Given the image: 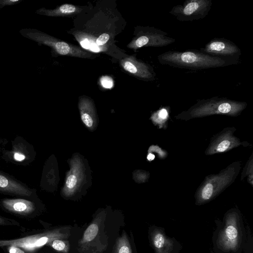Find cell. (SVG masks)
<instances>
[{
  "label": "cell",
  "instance_id": "5b68a950",
  "mask_svg": "<svg viewBox=\"0 0 253 253\" xmlns=\"http://www.w3.org/2000/svg\"><path fill=\"white\" fill-rule=\"evenodd\" d=\"M67 236L68 234L62 229H54L18 239L0 240V247L15 246L32 252L47 245L55 239L65 238Z\"/></svg>",
  "mask_w": 253,
  "mask_h": 253
},
{
  "label": "cell",
  "instance_id": "3957f363",
  "mask_svg": "<svg viewBox=\"0 0 253 253\" xmlns=\"http://www.w3.org/2000/svg\"><path fill=\"white\" fill-rule=\"evenodd\" d=\"M247 103L232 100L227 98L213 97L199 100L183 115L190 118L203 117L213 114L237 115L247 106Z\"/></svg>",
  "mask_w": 253,
  "mask_h": 253
},
{
  "label": "cell",
  "instance_id": "7c38bea8",
  "mask_svg": "<svg viewBox=\"0 0 253 253\" xmlns=\"http://www.w3.org/2000/svg\"><path fill=\"white\" fill-rule=\"evenodd\" d=\"M36 197L3 198L0 200V205L9 212L20 215H28L33 213L37 209V203L35 200Z\"/></svg>",
  "mask_w": 253,
  "mask_h": 253
},
{
  "label": "cell",
  "instance_id": "6da1fadb",
  "mask_svg": "<svg viewBox=\"0 0 253 253\" xmlns=\"http://www.w3.org/2000/svg\"><path fill=\"white\" fill-rule=\"evenodd\" d=\"M159 63L171 67L190 70H201L226 66L230 63L198 50L180 51L169 50L158 56Z\"/></svg>",
  "mask_w": 253,
  "mask_h": 253
},
{
  "label": "cell",
  "instance_id": "9a60e30c",
  "mask_svg": "<svg viewBox=\"0 0 253 253\" xmlns=\"http://www.w3.org/2000/svg\"><path fill=\"white\" fill-rule=\"evenodd\" d=\"M80 7L71 4H64L53 9H48L44 7L38 9L35 11L37 14L51 17H59L72 15L82 11Z\"/></svg>",
  "mask_w": 253,
  "mask_h": 253
},
{
  "label": "cell",
  "instance_id": "7402d4cb",
  "mask_svg": "<svg viewBox=\"0 0 253 253\" xmlns=\"http://www.w3.org/2000/svg\"><path fill=\"white\" fill-rule=\"evenodd\" d=\"M100 81L102 86L106 88H110L113 85L112 79L108 76L103 77Z\"/></svg>",
  "mask_w": 253,
  "mask_h": 253
},
{
  "label": "cell",
  "instance_id": "4fadbf2b",
  "mask_svg": "<svg viewBox=\"0 0 253 253\" xmlns=\"http://www.w3.org/2000/svg\"><path fill=\"white\" fill-rule=\"evenodd\" d=\"M150 241L155 253H179L181 249L174 238L167 236L163 229L156 227L151 231Z\"/></svg>",
  "mask_w": 253,
  "mask_h": 253
},
{
  "label": "cell",
  "instance_id": "30bf717a",
  "mask_svg": "<svg viewBox=\"0 0 253 253\" xmlns=\"http://www.w3.org/2000/svg\"><path fill=\"white\" fill-rule=\"evenodd\" d=\"M0 194L19 197L37 196L36 189L29 187L13 176L0 170Z\"/></svg>",
  "mask_w": 253,
  "mask_h": 253
},
{
  "label": "cell",
  "instance_id": "cb8c5ba5",
  "mask_svg": "<svg viewBox=\"0 0 253 253\" xmlns=\"http://www.w3.org/2000/svg\"><path fill=\"white\" fill-rule=\"evenodd\" d=\"M7 250L9 253H33L15 246H8Z\"/></svg>",
  "mask_w": 253,
  "mask_h": 253
},
{
  "label": "cell",
  "instance_id": "d6986e66",
  "mask_svg": "<svg viewBox=\"0 0 253 253\" xmlns=\"http://www.w3.org/2000/svg\"><path fill=\"white\" fill-rule=\"evenodd\" d=\"M233 140L232 138H223L215 146V150L217 152H223L233 146Z\"/></svg>",
  "mask_w": 253,
  "mask_h": 253
},
{
  "label": "cell",
  "instance_id": "d4e9b609",
  "mask_svg": "<svg viewBox=\"0 0 253 253\" xmlns=\"http://www.w3.org/2000/svg\"><path fill=\"white\" fill-rule=\"evenodd\" d=\"M77 183V178L74 175H70L66 181V185L69 188H73Z\"/></svg>",
  "mask_w": 253,
  "mask_h": 253
},
{
  "label": "cell",
  "instance_id": "83f0119b",
  "mask_svg": "<svg viewBox=\"0 0 253 253\" xmlns=\"http://www.w3.org/2000/svg\"><path fill=\"white\" fill-rule=\"evenodd\" d=\"M154 158H155V156L151 153L149 154V155L147 156V159L149 161H152V160H154Z\"/></svg>",
  "mask_w": 253,
  "mask_h": 253
},
{
  "label": "cell",
  "instance_id": "484cf974",
  "mask_svg": "<svg viewBox=\"0 0 253 253\" xmlns=\"http://www.w3.org/2000/svg\"><path fill=\"white\" fill-rule=\"evenodd\" d=\"M16 223V222L14 220L0 216V225H11Z\"/></svg>",
  "mask_w": 253,
  "mask_h": 253
},
{
  "label": "cell",
  "instance_id": "e0dca14e",
  "mask_svg": "<svg viewBox=\"0 0 253 253\" xmlns=\"http://www.w3.org/2000/svg\"><path fill=\"white\" fill-rule=\"evenodd\" d=\"M115 253H132V250L125 234L117 241Z\"/></svg>",
  "mask_w": 253,
  "mask_h": 253
},
{
  "label": "cell",
  "instance_id": "4316f807",
  "mask_svg": "<svg viewBox=\"0 0 253 253\" xmlns=\"http://www.w3.org/2000/svg\"><path fill=\"white\" fill-rule=\"evenodd\" d=\"M168 116V113L167 110L163 108L160 109L157 113V116L158 118L160 119L161 120H166Z\"/></svg>",
  "mask_w": 253,
  "mask_h": 253
},
{
  "label": "cell",
  "instance_id": "7a4b0ae2",
  "mask_svg": "<svg viewBox=\"0 0 253 253\" xmlns=\"http://www.w3.org/2000/svg\"><path fill=\"white\" fill-rule=\"evenodd\" d=\"M214 234V248L218 253H240L245 241V232L237 213L227 214Z\"/></svg>",
  "mask_w": 253,
  "mask_h": 253
},
{
  "label": "cell",
  "instance_id": "5bb4252c",
  "mask_svg": "<svg viewBox=\"0 0 253 253\" xmlns=\"http://www.w3.org/2000/svg\"><path fill=\"white\" fill-rule=\"evenodd\" d=\"M122 68L131 75L144 81H153L156 73L149 64L137 59L134 56L126 57L120 61Z\"/></svg>",
  "mask_w": 253,
  "mask_h": 253
},
{
  "label": "cell",
  "instance_id": "52a82bcc",
  "mask_svg": "<svg viewBox=\"0 0 253 253\" xmlns=\"http://www.w3.org/2000/svg\"><path fill=\"white\" fill-rule=\"evenodd\" d=\"M211 5V0H186L173 6L169 12L178 21H193L206 17Z\"/></svg>",
  "mask_w": 253,
  "mask_h": 253
},
{
  "label": "cell",
  "instance_id": "ba28073f",
  "mask_svg": "<svg viewBox=\"0 0 253 253\" xmlns=\"http://www.w3.org/2000/svg\"><path fill=\"white\" fill-rule=\"evenodd\" d=\"M137 36L127 45L128 48L136 49L143 46L162 47L175 42V39L169 37L167 32L154 27L143 28Z\"/></svg>",
  "mask_w": 253,
  "mask_h": 253
},
{
  "label": "cell",
  "instance_id": "9c48e42d",
  "mask_svg": "<svg viewBox=\"0 0 253 253\" xmlns=\"http://www.w3.org/2000/svg\"><path fill=\"white\" fill-rule=\"evenodd\" d=\"M200 51L213 57L227 59L228 62L229 59H239L241 55L240 48L235 43L224 38L211 39Z\"/></svg>",
  "mask_w": 253,
  "mask_h": 253
},
{
  "label": "cell",
  "instance_id": "8992f818",
  "mask_svg": "<svg viewBox=\"0 0 253 253\" xmlns=\"http://www.w3.org/2000/svg\"><path fill=\"white\" fill-rule=\"evenodd\" d=\"M36 151L33 146L21 136H17L11 141L10 149H2L0 158L6 163L26 166L34 162Z\"/></svg>",
  "mask_w": 253,
  "mask_h": 253
},
{
  "label": "cell",
  "instance_id": "ffe728a7",
  "mask_svg": "<svg viewBox=\"0 0 253 253\" xmlns=\"http://www.w3.org/2000/svg\"><path fill=\"white\" fill-rule=\"evenodd\" d=\"M110 36L107 33H103L100 35L96 40V44L98 46H101L105 44L109 40Z\"/></svg>",
  "mask_w": 253,
  "mask_h": 253
},
{
  "label": "cell",
  "instance_id": "277c9868",
  "mask_svg": "<svg viewBox=\"0 0 253 253\" xmlns=\"http://www.w3.org/2000/svg\"><path fill=\"white\" fill-rule=\"evenodd\" d=\"M24 37L36 42L39 45L50 47L55 54L80 58L89 57L91 54L81 47L68 43L43 32L34 28H24L19 31Z\"/></svg>",
  "mask_w": 253,
  "mask_h": 253
},
{
  "label": "cell",
  "instance_id": "2e32d148",
  "mask_svg": "<svg viewBox=\"0 0 253 253\" xmlns=\"http://www.w3.org/2000/svg\"><path fill=\"white\" fill-rule=\"evenodd\" d=\"M98 230V225L97 223H91L85 230L81 240V243H89L92 241L97 236Z\"/></svg>",
  "mask_w": 253,
  "mask_h": 253
},
{
  "label": "cell",
  "instance_id": "ac0fdd59",
  "mask_svg": "<svg viewBox=\"0 0 253 253\" xmlns=\"http://www.w3.org/2000/svg\"><path fill=\"white\" fill-rule=\"evenodd\" d=\"M66 241L60 239H57L49 243L47 245L50 246L57 251L68 253L69 250V245Z\"/></svg>",
  "mask_w": 253,
  "mask_h": 253
},
{
  "label": "cell",
  "instance_id": "603a6c76",
  "mask_svg": "<svg viewBox=\"0 0 253 253\" xmlns=\"http://www.w3.org/2000/svg\"><path fill=\"white\" fill-rule=\"evenodd\" d=\"M23 0H0V8L5 6H11L19 3Z\"/></svg>",
  "mask_w": 253,
  "mask_h": 253
},
{
  "label": "cell",
  "instance_id": "8fae6325",
  "mask_svg": "<svg viewBox=\"0 0 253 253\" xmlns=\"http://www.w3.org/2000/svg\"><path fill=\"white\" fill-rule=\"evenodd\" d=\"M234 173L228 170L207 181L200 190L198 203L202 204L213 198L232 180Z\"/></svg>",
  "mask_w": 253,
  "mask_h": 253
},
{
  "label": "cell",
  "instance_id": "44dd1931",
  "mask_svg": "<svg viewBox=\"0 0 253 253\" xmlns=\"http://www.w3.org/2000/svg\"><path fill=\"white\" fill-rule=\"evenodd\" d=\"M82 120L83 123L88 127H91L93 124V120L90 115L84 112L81 116Z\"/></svg>",
  "mask_w": 253,
  "mask_h": 253
}]
</instances>
